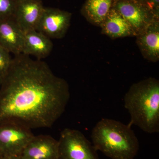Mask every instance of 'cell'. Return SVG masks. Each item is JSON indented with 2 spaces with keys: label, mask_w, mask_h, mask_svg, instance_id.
<instances>
[{
  "label": "cell",
  "mask_w": 159,
  "mask_h": 159,
  "mask_svg": "<svg viewBox=\"0 0 159 159\" xmlns=\"http://www.w3.org/2000/svg\"><path fill=\"white\" fill-rule=\"evenodd\" d=\"M70 97L68 84L45 62L15 55L0 86V125L50 128L65 111Z\"/></svg>",
  "instance_id": "obj_1"
},
{
  "label": "cell",
  "mask_w": 159,
  "mask_h": 159,
  "mask_svg": "<svg viewBox=\"0 0 159 159\" xmlns=\"http://www.w3.org/2000/svg\"><path fill=\"white\" fill-rule=\"evenodd\" d=\"M131 123L148 134L159 132V81L150 77L134 84L124 98Z\"/></svg>",
  "instance_id": "obj_2"
},
{
  "label": "cell",
  "mask_w": 159,
  "mask_h": 159,
  "mask_svg": "<svg viewBox=\"0 0 159 159\" xmlns=\"http://www.w3.org/2000/svg\"><path fill=\"white\" fill-rule=\"evenodd\" d=\"M97 151L111 159H134L139 149V140L129 125L109 119H102L91 134Z\"/></svg>",
  "instance_id": "obj_3"
},
{
  "label": "cell",
  "mask_w": 159,
  "mask_h": 159,
  "mask_svg": "<svg viewBox=\"0 0 159 159\" xmlns=\"http://www.w3.org/2000/svg\"><path fill=\"white\" fill-rule=\"evenodd\" d=\"M58 142V159H99L93 144L77 129H64Z\"/></svg>",
  "instance_id": "obj_4"
},
{
  "label": "cell",
  "mask_w": 159,
  "mask_h": 159,
  "mask_svg": "<svg viewBox=\"0 0 159 159\" xmlns=\"http://www.w3.org/2000/svg\"><path fill=\"white\" fill-rule=\"evenodd\" d=\"M31 129L23 125L6 123L0 125V152L2 155L20 156L34 138Z\"/></svg>",
  "instance_id": "obj_5"
},
{
  "label": "cell",
  "mask_w": 159,
  "mask_h": 159,
  "mask_svg": "<svg viewBox=\"0 0 159 159\" xmlns=\"http://www.w3.org/2000/svg\"><path fill=\"white\" fill-rule=\"evenodd\" d=\"M112 7L127 21L136 36L155 19L159 17L145 4L133 0H113Z\"/></svg>",
  "instance_id": "obj_6"
},
{
  "label": "cell",
  "mask_w": 159,
  "mask_h": 159,
  "mask_svg": "<svg viewBox=\"0 0 159 159\" xmlns=\"http://www.w3.org/2000/svg\"><path fill=\"white\" fill-rule=\"evenodd\" d=\"M72 14L58 9L44 7L37 31L49 38H62L70 25Z\"/></svg>",
  "instance_id": "obj_7"
},
{
  "label": "cell",
  "mask_w": 159,
  "mask_h": 159,
  "mask_svg": "<svg viewBox=\"0 0 159 159\" xmlns=\"http://www.w3.org/2000/svg\"><path fill=\"white\" fill-rule=\"evenodd\" d=\"M44 9L40 0H17L14 19L24 33L36 30Z\"/></svg>",
  "instance_id": "obj_8"
},
{
  "label": "cell",
  "mask_w": 159,
  "mask_h": 159,
  "mask_svg": "<svg viewBox=\"0 0 159 159\" xmlns=\"http://www.w3.org/2000/svg\"><path fill=\"white\" fill-rule=\"evenodd\" d=\"M22 159H58V142L48 135L34 136L23 151Z\"/></svg>",
  "instance_id": "obj_9"
},
{
  "label": "cell",
  "mask_w": 159,
  "mask_h": 159,
  "mask_svg": "<svg viewBox=\"0 0 159 159\" xmlns=\"http://www.w3.org/2000/svg\"><path fill=\"white\" fill-rule=\"evenodd\" d=\"M24 32L14 17L0 20V45L14 55L22 54Z\"/></svg>",
  "instance_id": "obj_10"
},
{
  "label": "cell",
  "mask_w": 159,
  "mask_h": 159,
  "mask_svg": "<svg viewBox=\"0 0 159 159\" xmlns=\"http://www.w3.org/2000/svg\"><path fill=\"white\" fill-rule=\"evenodd\" d=\"M137 42L143 56L156 62L159 59V20L157 18L137 35Z\"/></svg>",
  "instance_id": "obj_11"
},
{
  "label": "cell",
  "mask_w": 159,
  "mask_h": 159,
  "mask_svg": "<svg viewBox=\"0 0 159 159\" xmlns=\"http://www.w3.org/2000/svg\"><path fill=\"white\" fill-rule=\"evenodd\" d=\"M51 39L37 30H32L24 33L22 54L32 55L37 59L48 57L53 49Z\"/></svg>",
  "instance_id": "obj_12"
},
{
  "label": "cell",
  "mask_w": 159,
  "mask_h": 159,
  "mask_svg": "<svg viewBox=\"0 0 159 159\" xmlns=\"http://www.w3.org/2000/svg\"><path fill=\"white\" fill-rule=\"evenodd\" d=\"M100 26L102 33L112 38L136 36L127 21L112 7Z\"/></svg>",
  "instance_id": "obj_13"
},
{
  "label": "cell",
  "mask_w": 159,
  "mask_h": 159,
  "mask_svg": "<svg viewBox=\"0 0 159 159\" xmlns=\"http://www.w3.org/2000/svg\"><path fill=\"white\" fill-rule=\"evenodd\" d=\"M113 0H86L81 12L90 22L101 25L112 7Z\"/></svg>",
  "instance_id": "obj_14"
},
{
  "label": "cell",
  "mask_w": 159,
  "mask_h": 159,
  "mask_svg": "<svg viewBox=\"0 0 159 159\" xmlns=\"http://www.w3.org/2000/svg\"><path fill=\"white\" fill-rule=\"evenodd\" d=\"M17 0H0V20L14 17Z\"/></svg>",
  "instance_id": "obj_15"
},
{
  "label": "cell",
  "mask_w": 159,
  "mask_h": 159,
  "mask_svg": "<svg viewBox=\"0 0 159 159\" xmlns=\"http://www.w3.org/2000/svg\"><path fill=\"white\" fill-rule=\"evenodd\" d=\"M11 61L10 53L0 45V77L2 79L8 73Z\"/></svg>",
  "instance_id": "obj_16"
},
{
  "label": "cell",
  "mask_w": 159,
  "mask_h": 159,
  "mask_svg": "<svg viewBox=\"0 0 159 159\" xmlns=\"http://www.w3.org/2000/svg\"><path fill=\"white\" fill-rule=\"evenodd\" d=\"M145 4L156 16L159 17V0H146Z\"/></svg>",
  "instance_id": "obj_17"
},
{
  "label": "cell",
  "mask_w": 159,
  "mask_h": 159,
  "mask_svg": "<svg viewBox=\"0 0 159 159\" xmlns=\"http://www.w3.org/2000/svg\"><path fill=\"white\" fill-rule=\"evenodd\" d=\"M0 159H22L19 156H4L0 157Z\"/></svg>",
  "instance_id": "obj_18"
},
{
  "label": "cell",
  "mask_w": 159,
  "mask_h": 159,
  "mask_svg": "<svg viewBox=\"0 0 159 159\" xmlns=\"http://www.w3.org/2000/svg\"><path fill=\"white\" fill-rule=\"evenodd\" d=\"M133 1H135V2H138L143 3V4H145L146 0H133Z\"/></svg>",
  "instance_id": "obj_19"
},
{
  "label": "cell",
  "mask_w": 159,
  "mask_h": 159,
  "mask_svg": "<svg viewBox=\"0 0 159 159\" xmlns=\"http://www.w3.org/2000/svg\"><path fill=\"white\" fill-rule=\"evenodd\" d=\"M2 78L0 77V86H1V84H2Z\"/></svg>",
  "instance_id": "obj_20"
},
{
  "label": "cell",
  "mask_w": 159,
  "mask_h": 159,
  "mask_svg": "<svg viewBox=\"0 0 159 159\" xmlns=\"http://www.w3.org/2000/svg\"><path fill=\"white\" fill-rule=\"evenodd\" d=\"M1 156H2V153H1V152H0V157H1Z\"/></svg>",
  "instance_id": "obj_21"
}]
</instances>
